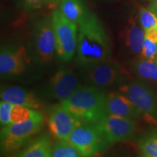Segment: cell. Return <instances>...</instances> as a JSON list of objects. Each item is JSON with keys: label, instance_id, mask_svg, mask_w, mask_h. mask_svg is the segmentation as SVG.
<instances>
[{"label": "cell", "instance_id": "6da1fadb", "mask_svg": "<svg viewBox=\"0 0 157 157\" xmlns=\"http://www.w3.org/2000/svg\"><path fill=\"white\" fill-rule=\"evenodd\" d=\"M76 58L84 68L110 60L111 55L109 36L99 19L90 13L78 24Z\"/></svg>", "mask_w": 157, "mask_h": 157}, {"label": "cell", "instance_id": "7a4b0ae2", "mask_svg": "<svg viewBox=\"0 0 157 157\" xmlns=\"http://www.w3.org/2000/svg\"><path fill=\"white\" fill-rule=\"evenodd\" d=\"M105 98L103 91L93 85H81L62 106L84 123H97L105 114Z\"/></svg>", "mask_w": 157, "mask_h": 157}, {"label": "cell", "instance_id": "3957f363", "mask_svg": "<svg viewBox=\"0 0 157 157\" xmlns=\"http://www.w3.org/2000/svg\"><path fill=\"white\" fill-rule=\"evenodd\" d=\"M43 121L44 116L40 112L28 120L2 127L0 132L1 152L2 154L10 153L22 146L32 135L41 130Z\"/></svg>", "mask_w": 157, "mask_h": 157}, {"label": "cell", "instance_id": "277c9868", "mask_svg": "<svg viewBox=\"0 0 157 157\" xmlns=\"http://www.w3.org/2000/svg\"><path fill=\"white\" fill-rule=\"evenodd\" d=\"M51 18L56 35V53L63 61H69L76 51L78 25L65 17L59 10L52 12Z\"/></svg>", "mask_w": 157, "mask_h": 157}, {"label": "cell", "instance_id": "5b68a950", "mask_svg": "<svg viewBox=\"0 0 157 157\" xmlns=\"http://www.w3.org/2000/svg\"><path fill=\"white\" fill-rule=\"evenodd\" d=\"M68 141L79 151L83 157L95 156L108 145L95 124L84 122L74 129Z\"/></svg>", "mask_w": 157, "mask_h": 157}, {"label": "cell", "instance_id": "8992f818", "mask_svg": "<svg viewBox=\"0 0 157 157\" xmlns=\"http://www.w3.org/2000/svg\"><path fill=\"white\" fill-rule=\"evenodd\" d=\"M120 92L133 102L148 121L157 123V97L151 88L142 82H134L120 87Z\"/></svg>", "mask_w": 157, "mask_h": 157}, {"label": "cell", "instance_id": "52a82bcc", "mask_svg": "<svg viewBox=\"0 0 157 157\" xmlns=\"http://www.w3.org/2000/svg\"><path fill=\"white\" fill-rule=\"evenodd\" d=\"M95 124L107 144L129 140L136 130L135 120L109 113H105Z\"/></svg>", "mask_w": 157, "mask_h": 157}, {"label": "cell", "instance_id": "ba28073f", "mask_svg": "<svg viewBox=\"0 0 157 157\" xmlns=\"http://www.w3.org/2000/svg\"><path fill=\"white\" fill-rule=\"evenodd\" d=\"M82 123L83 121L63 107L61 104L53 105L48 117L51 134L59 140H68L74 129Z\"/></svg>", "mask_w": 157, "mask_h": 157}, {"label": "cell", "instance_id": "9c48e42d", "mask_svg": "<svg viewBox=\"0 0 157 157\" xmlns=\"http://www.w3.org/2000/svg\"><path fill=\"white\" fill-rule=\"evenodd\" d=\"M34 46L39 60L48 63L56 52V40L52 18L38 21L34 28Z\"/></svg>", "mask_w": 157, "mask_h": 157}, {"label": "cell", "instance_id": "30bf717a", "mask_svg": "<svg viewBox=\"0 0 157 157\" xmlns=\"http://www.w3.org/2000/svg\"><path fill=\"white\" fill-rule=\"evenodd\" d=\"M29 62L26 49L23 45H3L0 51V73L13 76L23 73Z\"/></svg>", "mask_w": 157, "mask_h": 157}, {"label": "cell", "instance_id": "8fae6325", "mask_svg": "<svg viewBox=\"0 0 157 157\" xmlns=\"http://www.w3.org/2000/svg\"><path fill=\"white\" fill-rule=\"evenodd\" d=\"M85 68L87 82L90 85L98 88L114 85L121 75V66L111 60L99 63Z\"/></svg>", "mask_w": 157, "mask_h": 157}, {"label": "cell", "instance_id": "7c38bea8", "mask_svg": "<svg viewBox=\"0 0 157 157\" xmlns=\"http://www.w3.org/2000/svg\"><path fill=\"white\" fill-rule=\"evenodd\" d=\"M73 71L65 68H60L50 81V95L63 102L73 95L81 86Z\"/></svg>", "mask_w": 157, "mask_h": 157}, {"label": "cell", "instance_id": "4fadbf2b", "mask_svg": "<svg viewBox=\"0 0 157 157\" xmlns=\"http://www.w3.org/2000/svg\"><path fill=\"white\" fill-rule=\"evenodd\" d=\"M105 113L136 120L142 113L129 98L122 93H111L105 98Z\"/></svg>", "mask_w": 157, "mask_h": 157}, {"label": "cell", "instance_id": "5bb4252c", "mask_svg": "<svg viewBox=\"0 0 157 157\" xmlns=\"http://www.w3.org/2000/svg\"><path fill=\"white\" fill-rule=\"evenodd\" d=\"M0 97L2 101L36 111L42 108V101L36 94L17 86L2 87Z\"/></svg>", "mask_w": 157, "mask_h": 157}, {"label": "cell", "instance_id": "9a60e30c", "mask_svg": "<svg viewBox=\"0 0 157 157\" xmlns=\"http://www.w3.org/2000/svg\"><path fill=\"white\" fill-rule=\"evenodd\" d=\"M121 37L129 52L135 55L140 54L145 39V31L137 16L131 15L122 31Z\"/></svg>", "mask_w": 157, "mask_h": 157}, {"label": "cell", "instance_id": "2e32d148", "mask_svg": "<svg viewBox=\"0 0 157 157\" xmlns=\"http://www.w3.org/2000/svg\"><path fill=\"white\" fill-rule=\"evenodd\" d=\"M60 11L65 17L77 25L80 24L90 14L83 0H62Z\"/></svg>", "mask_w": 157, "mask_h": 157}, {"label": "cell", "instance_id": "e0dca14e", "mask_svg": "<svg viewBox=\"0 0 157 157\" xmlns=\"http://www.w3.org/2000/svg\"><path fill=\"white\" fill-rule=\"evenodd\" d=\"M52 150L50 137L44 135L30 143L17 157H52Z\"/></svg>", "mask_w": 157, "mask_h": 157}, {"label": "cell", "instance_id": "ac0fdd59", "mask_svg": "<svg viewBox=\"0 0 157 157\" xmlns=\"http://www.w3.org/2000/svg\"><path fill=\"white\" fill-rule=\"evenodd\" d=\"M138 76L149 81L157 82V60L143 59L137 60L133 66Z\"/></svg>", "mask_w": 157, "mask_h": 157}, {"label": "cell", "instance_id": "d6986e66", "mask_svg": "<svg viewBox=\"0 0 157 157\" xmlns=\"http://www.w3.org/2000/svg\"><path fill=\"white\" fill-rule=\"evenodd\" d=\"M52 157H83L79 151L68 140H59L52 146Z\"/></svg>", "mask_w": 157, "mask_h": 157}, {"label": "cell", "instance_id": "ffe728a7", "mask_svg": "<svg viewBox=\"0 0 157 157\" xmlns=\"http://www.w3.org/2000/svg\"><path fill=\"white\" fill-rule=\"evenodd\" d=\"M137 145L143 154L151 157H157V130L143 136Z\"/></svg>", "mask_w": 157, "mask_h": 157}, {"label": "cell", "instance_id": "44dd1931", "mask_svg": "<svg viewBox=\"0 0 157 157\" xmlns=\"http://www.w3.org/2000/svg\"><path fill=\"white\" fill-rule=\"evenodd\" d=\"M39 113H40V111H36V110L31 109L25 106H22V105L13 104V107H12L10 112V124L28 120L31 118L38 115Z\"/></svg>", "mask_w": 157, "mask_h": 157}, {"label": "cell", "instance_id": "7402d4cb", "mask_svg": "<svg viewBox=\"0 0 157 157\" xmlns=\"http://www.w3.org/2000/svg\"><path fill=\"white\" fill-rule=\"evenodd\" d=\"M138 18L144 31L153 27H157V15L148 8L140 7Z\"/></svg>", "mask_w": 157, "mask_h": 157}, {"label": "cell", "instance_id": "603a6c76", "mask_svg": "<svg viewBox=\"0 0 157 157\" xmlns=\"http://www.w3.org/2000/svg\"><path fill=\"white\" fill-rule=\"evenodd\" d=\"M140 57L143 59L156 60L157 59V43H155L145 38L143 42Z\"/></svg>", "mask_w": 157, "mask_h": 157}, {"label": "cell", "instance_id": "cb8c5ba5", "mask_svg": "<svg viewBox=\"0 0 157 157\" xmlns=\"http://www.w3.org/2000/svg\"><path fill=\"white\" fill-rule=\"evenodd\" d=\"M12 107L13 104L9 102L5 101H1L0 102V123L2 127L10 124Z\"/></svg>", "mask_w": 157, "mask_h": 157}, {"label": "cell", "instance_id": "d4e9b609", "mask_svg": "<svg viewBox=\"0 0 157 157\" xmlns=\"http://www.w3.org/2000/svg\"><path fill=\"white\" fill-rule=\"evenodd\" d=\"M46 0H23V7L26 10H36L42 7Z\"/></svg>", "mask_w": 157, "mask_h": 157}, {"label": "cell", "instance_id": "484cf974", "mask_svg": "<svg viewBox=\"0 0 157 157\" xmlns=\"http://www.w3.org/2000/svg\"><path fill=\"white\" fill-rule=\"evenodd\" d=\"M145 38L157 43V27H153L145 31Z\"/></svg>", "mask_w": 157, "mask_h": 157}, {"label": "cell", "instance_id": "4316f807", "mask_svg": "<svg viewBox=\"0 0 157 157\" xmlns=\"http://www.w3.org/2000/svg\"><path fill=\"white\" fill-rule=\"evenodd\" d=\"M147 8H148L157 15V0L151 2V3L149 4Z\"/></svg>", "mask_w": 157, "mask_h": 157}, {"label": "cell", "instance_id": "83f0119b", "mask_svg": "<svg viewBox=\"0 0 157 157\" xmlns=\"http://www.w3.org/2000/svg\"><path fill=\"white\" fill-rule=\"evenodd\" d=\"M15 2L17 5H21V6H23V0H15Z\"/></svg>", "mask_w": 157, "mask_h": 157}, {"label": "cell", "instance_id": "f1b7e54d", "mask_svg": "<svg viewBox=\"0 0 157 157\" xmlns=\"http://www.w3.org/2000/svg\"><path fill=\"white\" fill-rule=\"evenodd\" d=\"M142 157H151V156H148V155H147V154H143V155H142Z\"/></svg>", "mask_w": 157, "mask_h": 157}, {"label": "cell", "instance_id": "f546056e", "mask_svg": "<svg viewBox=\"0 0 157 157\" xmlns=\"http://www.w3.org/2000/svg\"><path fill=\"white\" fill-rule=\"evenodd\" d=\"M104 1H107V2H113L115 0H104Z\"/></svg>", "mask_w": 157, "mask_h": 157}, {"label": "cell", "instance_id": "4dcf8cb0", "mask_svg": "<svg viewBox=\"0 0 157 157\" xmlns=\"http://www.w3.org/2000/svg\"><path fill=\"white\" fill-rule=\"evenodd\" d=\"M150 2H153V1H155V0H149Z\"/></svg>", "mask_w": 157, "mask_h": 157}, {"label": "cell", "instance_id": "1f68e13d", "mask_svg": "<svg viewBox=\"0 0 157 157\" xmlns=\"http://www.w3.org/2000/svg\"><path fill=\"white\" fill-rule=\"evenodd\" d=\"M156 60H157V59H156Z\"/></svg>", "mask_w": 157, "mask_h": 157}]
</instances>
